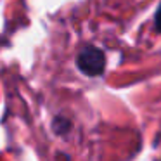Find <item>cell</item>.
Wrapping results in <instances>:
<instances>
[{
	"label": "cell",
	"instance_id": "obj_2",
	"mask_svg": "<svg viewBox=\"0 0 161 161\" xmlns=\"http://www.w3.org/2000/svg\"><path fill=\"white\" fill-rule=\"evenodd\" d=\"M69 130V121L64 118H56L54 119V132L56 133H66Z\"/></svg>",
	"mask_w": 161,
	"mask_h": 161
},
{
	"label": "cell",
	"instance_id": "obj_3",
	"mask_svg": "<svg viewBox=\"0 0 161 161\" xmlns=\"http://www.w3.org/2000/svg\"><path fill=\"white\" fill-rule=\"evenodd\" d=\"M154 26H156V30L161 33V5H159V9H158V12H156V18H154Z\"/></svg>",
	"mask_w": 161,
	"mask_h": 161
},
{
	"label": "cell",
	"instance_id": "obj_1",
	"mask_svg": "<svg viewBox=\"0 0 161 161\" xmlns=\"http://www.w3.org/2000/svg\"><path fill=\"white\" fill-rule=\"evenodd\" d=\"M76 66L87 76H99L106 68V56L101 49L94 45H87L78 54Z\"/></svg>",
	"mask_w": 161,
	"mask_h": 161
}]
</instances>
